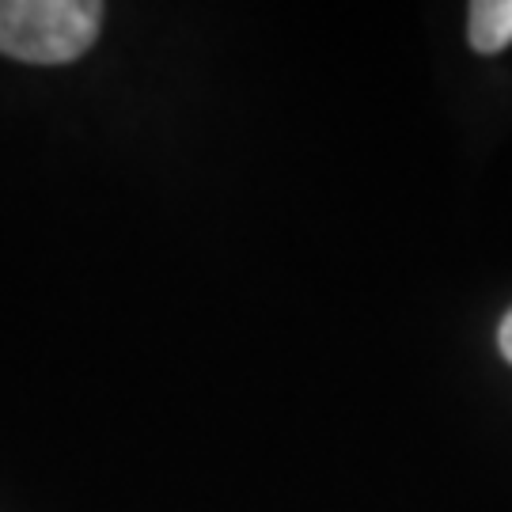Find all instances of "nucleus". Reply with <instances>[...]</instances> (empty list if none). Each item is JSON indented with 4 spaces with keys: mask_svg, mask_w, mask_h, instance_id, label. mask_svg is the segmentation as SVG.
Listing matches in <instances>:
<instances>
[{
    "mask_svg": "<svg viewBox=\"0 0 512 512\" xmlns=\"http://www.w3.org/2000/svg\"><path fill=\"white\" fill-rule=\"evenodd\" d=\"M99 27L95 0H0V54L27 65H69L92 50Z\"/></svg>",
    "mask_w": 512,
    "mask_h": 512,
    "instance_id": "f257e3e1",
    "label": "nucleus"
},
{
    "mask_svg": "<svg viewBox=\"0 0 512 512\" xmlns=\"http://www.w3.org/2000/svg\"><path fill=\"white\" fill-rule=\"evenodd\" d=\"M467 38L475 54H501L512 42V0H475Z\"/></svg>",
    "mask_w": 512,
    "mask_h": 512,
    "instance_id": "f03ea898",
    "label": "nucleus"
},
{
    "mask_svg": "<svg viewBox=\"0 0 512 512\" xmlns=\"http://www.w3.org/2000/svg\"><path fill=\"white\" fill-rule=\"evenodd\" d=\"M497 349H501V357L512 365V311L501 319V330H497Z\"/></svg>",
    "mask_w": 512,
    "mask_h": 512,
    "instance_id": "7ed1b4c3",
    "label": "nucleus"
}]
</instances>
